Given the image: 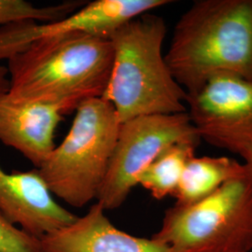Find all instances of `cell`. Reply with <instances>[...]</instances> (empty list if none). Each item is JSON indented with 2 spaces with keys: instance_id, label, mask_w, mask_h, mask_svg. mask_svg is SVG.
<instances>
[{
  "instance_id": "cell-17",
  "label": "cell",
  "mask_w": 252,
  "mask_h": 252,
  "mask_svg": "<svg viewBox=\"0 0 252 252\" xmlns=\"http://www.w3.org/2000/svg\"><path fill=\"white\" fill-rule=\"evenodd\" d=\"M9 88V71L6 66L0 65V97L5 95Z\"/></svg>"
},
{
  "instance_id": "cell-9",
  "label": "cell",
  "mask_w": 252,
  "mask_h": 252,
  "mask_svg": "<svg viewBox=\"0 0 252 252\" xmlns=\"http://www.w3.org/2000/svg\"><path fill=\"white\" fill-rule=\"evenodd\" d=\"M186 104L199 135L252 134V80L236 74H219L187 94Z\"/></svg>"
},
{
  "instance_id": "cell-12",
  "label": "cell",
  "mask_w": 252,
  "mask_h": 252,
  "mask_svg": "<svg viewBox=\"0 0 252 252\" xmlns=\"http://www.w3.org/2000/svg\"><path fill=\"white\" fill-rule=\"evenodd\" d=\"M249 171V167L228 157H196L189 159L174 193L176 205L187 206L212 194L227 181Z\"/></svg>"
},
{
  "instance_id": "cell-13",
  "label": "cell",
  "mask_w": 252,
  "mask_h": 252,
  "mask_svg": "<svg viewBox=\"0 0 252 252\" xmlns=\"http://www.w3.org/2000/svg\"><path fill=\"white\" fill-rule=\"evenodd\" d=\"M196 147L190 143L173 145L140 174L137 185L149 190L153 198L157 200L168 195L173 196L186 163L194 156Z\"/></svg>"
},
{
  "instance_id": "cell-7",
  "label": "cell",
  "mask_w": 252,
  "mask_h": 252,
  "mask_svg": "<svg viewBox=\"0 0 252 252\" xmlns=\"http://www.w3.org/2000/svg\"><path fill=\"white\" fill-rule=\"evenodd\" d=\"M169 3V0H94L58 21L9 24L0 27V60H9L33 42L45 37L77 32L109 37L126 22Z\"/></svg>"
},
{
  "instance_id": "cell-11",
  "label": "cell",
  "mask_w": 252,
  "mask_h": 252,
  "mask_svg": "<svg viewBox=\"0 0 252 252\" xmlns=\"http://www.w3.org/2000/svg\"><path fill=\"white\" fill-rule=\"evenodd\" d=\"M65 111L57 105L0 97V141L38 168L54 151V135Z\"/></svg>"
},
{
  "instance_id": "cell-6",
  "label": "cell",
  "mask_w": 252,
  "mask_h": 252,
  "mask_svg": "<svg viewBox=\"0 0 252 252\" xmlns=\"http://www.w3.org/2000/svg\"><path fill=\"white\" fill-rule=\"evenodd\" d=\"M201 140L188 112L140 116L121 124L96 203L105 210L122 207L140 174L165 150L179 143L198 146Z\"/></svg>"
},
{
  "instance_id": "cell-15",
  "label": "cell",
  "mask_w": 252,
  "mask_h": 252,
  "mask_svg": "<svg viewBox=\"0 0 252 252\" xmlns=\"http://www.w3.org/2000/svg\"><path fill=\"white\" fill-rule=\"evenodd\" d=\"M0 252H45L39 238L16 227L0 213Z\"/></svg>"
},
{
  "instance_id": "cell-3",
  "label": "cell",
  "mask_w": 252,
  "mask_h": 252,
  "mask_svg": "<svg viewBox=\"0 0 252 252\" xmlns=\"http://www.w3.org/2000/svg\"><path fill=\"white\" fill-rule=\"evenodd\" d=\"M163 18L152 12L132 19L109 36L113 61L101 98L121 124L149 115L187 112V93L173 77L162 54Z\"/></svg>"
},
{
  "instance_id": "cell-2",
  "label": "cell",
  "mask_w": 252,
  "mask_h": 252,
  "mask_svg": "<svg viewBox=\"0 0 252 252\" xmlns=\"http://www.w3.org/2000/svg\"><path fill=\"white\" fill-rule=\"evenodd\" d=\"M164 57L187 94L219 74L252 80V0L195 1L178 21Z\"/></svg>"
},
{
  "instance_id": "cell-4",
  "label": "cell",
  "mask_w": 252,
  "mask_h": 252,
  "mask_svg": "<svg viewBox=\"0 0 252 252\" xmlns=\"http://www.w3.org/2000/svg\"><path fill=\"white\" fill-rule=\"evenodd\" d=\"M75 111L68 133L37 169L53 195L81 208L97 198L121 123L101 97L84 100Z\"/></svg>"
},
{
  "instance_id": "cell-14",
  "label": "cell",
  "mask_w": 252,
  "mask_h": 252,
  "mask_svg": "<svg viewBox=\"0 0 252 252\" xmlns=\"http://www.w3.org/2000/svg\"><path fill=\"white\" fill-rule=\"evenodd\" d=\"M86 3L77 0L37 7L25 0H0V27L23 21L41 23L58 21L69 16Z\"/></svg>"
},
{
  "instance_id": "cell-5",
  "label": "cell",
  "mask_w": 252,
  "mask_h": 252,
  "mask_svg": "<svg viewBox=\"0 0 252 252\" xmlns=\"http://www.w3.org/2000/svg\"><path fill=\"white\" fill-rule=\"evenodd\" d=\"M153 238L174 252H252L251 169L194 204L168 208Z\"/></svg>"
},
{
  "instance_id": "cell-16",
  "label": "cell",
  "mask_w": 252,
  "mask_h": 252,
  "mask_svg": "<svg viewBox=\"0 0 252 252\" xmlns=\"http://www.w3.org/2000/svg\"><path fill=\"white\" fill-rule=\"evenodd\" d=\"M200 137L215 147L238 154L252 172V134L207 132L201 134Z\"/></svg>"
},
{
  "instance_id": "cell-1",
  "label": "cell",
  "mask_w": 252,
  "mask_h": 252,
  "mask_svg": "<svg viewBox=\"0 0 252 252\" xmlns=\"http://www.w3.org/2000/svg\"><path fill=\"white\" fill-rule=\"evenodd\" d=\"M112 61L108 37L77 32L41 38L8 60L6 96L57 105L68 113L84 100L102 97Z\"/></svg>"
},
{
  "instance_id": "cell-10",
  "label": "cell",
  "mask_w": 252,
  "mask_h": 252,
  "mask_svg": "<svg viewBox=\"0 0 252 252\" xmlns=\"http://www.w3.org/2000/svg\"><path fill=\"white\" fill-rule=\"evenodd\" d=\"M98 203L68 226L40 238L45 252H174L153 237H136L118 229Z\"/></svg>"
},
{
  "instance_id": "cell-8",
  "label": "cell",
  "mask_w": 252,
  "mask_h": 252,
  "mask_svg": "<svg viewBox=\"0 0 252 252\" xmlns=\"http://www.w3.org/2000/svg\"><path fill=\"white\" fill-rule=\"evenodd\" d=\"M0 213L39 239L78 218L54 200L37 168L7 173L0 166Z\"/></svg>"
}]
</instances>
